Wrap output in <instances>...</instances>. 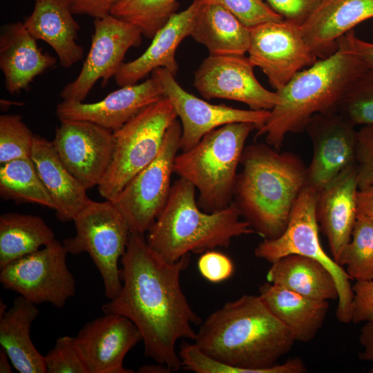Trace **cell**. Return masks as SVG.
<instances>
[{
	"instance_id": "6da1fadb",
	"label": "cell",
	"mask_w": 373,
	"mask_h": 373,
	"mask_svg": "<svg viewBox=\"0 0 373 373\" xmlns=\"http://www.w3.org/2000/svg\"><path fill=\"white\" fill-rule=\"evenodd\" d=\"M190 258L188 254L176 262H167L149 247L144 235L130 232L121 259V290L102 307L103 314L130 319L142 335L145 355L169 372L181 367L177 342L193 341V325L202 322L180 286L181 273Z\"/></svg>"
},
{
	"instance_id": "7a4b0ae2",
	"label": "cell",
	"mask_w": 373,
	"mask_h": 373,
	"mask_svg": "<svg viewBox=\"0 0 373 373\" xmlns=\"http://www.w3.org/2000/svg\"><path fill=\"white\" fill-rule=\"evenodd\" d=\"M194 344L236 373H305L298 357L278 364L292 349L295 338L261 298L243 295L226 303L202 322Z\"/></svg>"
},
{
	"instance_id": "3957f363",
	"label": "cell",
	"mask_w": 373,
	"mask_h": 373,
	"mask_svg": "<svg viewBox=\"0 0 373 373\" xmlns=\"http://www.w3.org/2000/svg\"><path fill=\"white\" fill-rule=\"evenodd\" d=\"M269 144L245 146L233 202L242 217L264 239L285 230L292 207L306 185L307 166L297 155Z\"/></svg>"
},
{
	"instance_id": "277c9868",
	"label": "cell",
	"mask_w": 373,
	"mask_h": 373,
	"mask_svg": "<svg viewBox=\"0 0 373 373\" xmlns=\"http://www.w3.org/2000/svg\"><path fill=\"white\" fill-rule=\"evenodd\" d=\"M367 68L341 41L332 55L298 72L280 90V102L269 113L255 138L280 151L288 133L305 131L316 114L337 113L354 80Z\"/></svg>"
},
{
	"instance_id": "5b68a950",
	"label": "cell",
	"mask_w": 373,
	"mask_h": 373,
	"mask_svg": "<svg viewBox=\"0 0 373 373\" xmlns=\"http://www.w3.org/2000/svg\"><path fill=\"white\" fill-rule=\"evenodd\" d=\"M195 187L180 178L171 186L163 210L147 232L149 247L173 262L188 254L228 247L233 238L256 233L233 202L227 208L205 212L198 204Z\"/></svg>"
},
{
	"instance_id": "8992f818",
	"label": "cell",
	"mask_w": 373,
	"mask_h": 373,
	"mask_svg": "<svg viewBox=\"0 0 373 373\" xmlns=\"http://www.w3.org/2000/svg\"><path fill=\"white\" fill-rule=\"evenodd\" d=\"M258 128L250 122L227 124L207 133L192 149L177 154L173 171L198 191L197 202L202 210L216 212L233 202L245 142Z\"/></svg>"
},
{
	"instance_id": "52a82bcc",
	"label": "cell",
	"mask_w": 373,
	"mask_h": 373,
	"mask_svg": "<svg viewBox=\"0 0 373 373\" xmlns=\"http://www.w3.org/2000/svg\"><path fill=\"white\" fill-rule=\"evenodd\" d=\"M177 119L173 104L164 97L113 131L111 160L97 186L102 198L113 200L138 172L157 157L167 129Z\"/></svg>"
},
{
	"instance_id": "ba28073f",
	"label": "cell",
	"mask_w": 373,
	"mask_h": 373,
	"mask_svg": "<svg viewBox=\"0 0 373 373\" xmlns=\"http://www.w3.org/2000/svg\"><path fill=\"white\" fill-rule=\"evenodd\" d=\"M318 192L305 185L298 195L290 213L284 232L274 239H264L254 250V255L273 263L280 258L298 254L323 264L336 281L338 296L336 316L340 322L352 321L353 298L351 278L345 269L324 251L319 238L316 209Z\"/></svg>"
},
{
	"instance_id": "9c48e42d",
	"label": "cell",
	"mask_w": 373,
	"mask_h": 373,
	"mask_svg": "<svg viewBox=\"0 0 373 373\" xmlns=\"http://www.w3.org/2000/svg\"><path fill=\"white\" fill-rule=\"evenodd\" d=\"M73 222L75 234L62 244L68 254H88L102 277L106 298L113 300L122 286L119 262L130 235L126 220L111 201L90 199Z\"/></svg>"
},
{
	"instance_id": "30bf717a",
	"label": "cell",
	"mask_w": 373,
	"mask_h": 373,
	"mask_svg": "<svg viewBox=\"0 0 373 373\" xmlns=\"http://www.w3.org/2000/svg\"><path fill=\"white\" fill-rule=\"evenodd\" d=\"M181 134L182 126L177 119L167 129L157 157L111 200L131 233L144 235L165 207L172 186L171 178Z\"/></svg>"
},
{
	"instance_id": "8fae6325",
	"label": "cell",
	"mask_w": 373,
	"mask_h": 373,
	"mask_svg": "<svg viewBox=\"0 0 373 373\" xmlns=\"http://www.w3.org/2000/svg\"><path fill=\"white\" fill-rule=\"evenodd\" d=\"M68 252L55 240L37 251L0 269L4 289L17 293L37 305L64 307L76 292V280L66 262Z\"/></svg>"
},
{
	"instance_id": "7c38bea8",
	"label": "cell",
	"mask_w": 373,
	"mask_h": 373,
	"mask_svg": "<svg viewBox=\"0 0 373 373\" xmlns=\"http://www.w3.org/2000/svg\"><path fill=\"white\" fill-rule=\"evenodd\" d=\"M249 31L248 58L254 67L262 70L276 91L318 60L296 24L284 19L271 21L250 28Z\"/></svg>"
},
{
	"instance_id": "4fadbf2b",
	"label": "cell",
	"mask_w": 373,
	"mask_h": 373,
	"mask_svg": "<svg viewBox=\"0 0 373 373\" xmlns=\"http://www.w3.org/2000/svg\"><path fill=\"white\" fill-rule=\"evenodd\" d=\"M91 45L80 73L66 84L60 95L65 101L83 102L95 84L103 85L115 77L126 52L142 42V32L134 25L111 15L95 19Z\"/></svg>"
},
{
	"instance_id": "5bb4252c",
	"label": "cell",
	"mask_w": 373,
	"mask_h": 373,
	"mask_svg": "<svg viewBox=\"0 0 373 373\" xmlns=\"http://www.w3.org/2000/svg\"><path fill=\"white\" fill-rule=\"evenodd\" d=\"M153 75L160 82L164 97L171 101L180 118L181 152L192 149L207 133L225 124L250 122L260 128L269 117L270 111L243 110L224 104H211L201 99L185 90L165 68L154 70Z\"/></svg>"
},
{
	"instance_id": "9a60e30c",
	"label": "cell",
	"mask_w": 373,
	"mask_h": 373,
	"mask_svg": "<svg viewBox=\"0 0 373 373\" xmlns=\"http://www.w3.org/2000/svg\"><path fill=\"white\" fill-rule=\"evenodd\" d=\"M254 68L244 55H209L195 73L194 86L207 99H231L252 110L271 111L280 102V97L258 82Z\"/></svg>"
},
{
	"instance_id": "2e32d148",
	"label": "cell",
	"mask_w": 373,
	"mask_h": 373,
	"mask_svg": "<svg viewBox=\"0 0 373 373\" xmlns=\"http://www.w3.org/2000/svg\"><path fill=\"white\" fill-rule=\"evenodd\" d=\"M52 144L68 170L88 189L98 186L110 164L112 131L79 120H61Z\"/></svg>"
},
{
	"instance_id": "e0dca14e",
	"label": "cell",
	"mask_w": 373,
	"mask_h": 373,
	"mask_svg": "<svg viewBox=\"0 0 373 373\" xmlns=\"http://www.w3.org/2000/svg\"><path fill=\"white\" fill-rule=\"evenodd\" d=\"M305 131L313 146L306 184L319 193L356 164L357 131L338 113H331L314 115Z\"/></svg>"
},
{
	"instance_id": "ac0fdd59",
	"label": "cell",
	"mask_w": 373,
	"mask_h": 373,
	"mask_svg": "<svg viewBox=\"0 0 373 373\" xmlns=\"http://www.w3.org/2000/svg\"><path fill=\"white\" fill-rule=\"evenodd\" d=\"M75 338L89 373L134 372L124 367V359L142 337L128 318L104 314L86 323Z\"/></svg>"
},
{
	"instance_id": "d6986e66",
	"label": "cell",
	"mask_w": 373,
	"mask_h": 373,
	"mask_svg": "<svg viewBox=\"0 0 373 373\" xmlns=\"http://www.w3.org/2000/svg\"><path fill=\"white\" fill-rule=\"evenodd\" d=\"M163 97L162 86L152 75L142 83L121 86L99 102L63 100L57 106L56 115L59 121H86L115 131L144 108Z\"/></svg>"
},
{
	"instance_id": "ffe728a7",
	"label": "cell",
	"mask_w": 373,
	"mask_h": 373,
	"mask_svg": "<svg viewBox=\"0 0 373 373\" xmlns=\"http://www.w3.org/2000/svg\"><path fill=\"white\" fill-rule=\"evenodd\" d=\"M356 164L341 173L322 189L316 203L319 229L327 238L333 259L338 263L350 242L356 219Z\"/></svg>"
},
{
	"instance_id": "44dd1931",
	"label": "cell",
	"mask_w": 373,
	"mask_h": 373,
	"mask_svg": "<svg viewBox=\"0 0 373 373\" xmlns=\"http://www.w3.org/2000/svg\"><path fill=\"white\" fill-rule=\"evenodd\" d=\"M200 3L193 0L185 10L174 14L156 32L144 53L135 59L122 63L115 75L119 86L133 85L158 68L174 76L178 70L175 52L182 40L190 35L193 21Z\"/></svg>"
},
{
	"instance_id": "7402d4cb",
	"label": "cell",
	"mask_w": 373,
	"mask_h": 373,
	"mask_svg": "<svg viewBox=\"0 0 373 373\" xmlns=\"http://www.w3.org/2000/svg\"><path fill=\"white\" fill-rule=\"evenodd\" d=\"M373 17V0H327L301 26L303 38L319 59L338 48V39Z\"/></svg>"
},
{
	"instance_id": "603a6c76",
	"label": "cell",
	"mask_w": 373,
	"mask_h": 373,
	"mask_svg": "<svg viewBox=\"0 0 373 373\" xmlns=\"http://www.w3.org/2000/svg\"><path fill=\"white\" fill-rule=\"evenodd\" d=\"M55 64V58L42 52L23 23H11L1 27L0 68L10 93L26 89L37 76Z\"/></svg>"
},
{
	"instance_id": "cb8c5ba5",
	"label": "cell",
	"mask_w": 373,
	"mask_h": 373,
	"mask_svg": "<svg viewBox=\"0 0 373 373\" xmlns=\"http://www.w3.org/2000/svg\"><path fill=\"white\" fill-rule=\"evenodd\" d=\"M73 15L70 0H35L34 10L23 23L35 39L50 46L64 68L84 57L77 43L79 26Z\"/></svg>"
},
{
	"instance_id": "d4e9b609",
	"label": "cell",
	"mask_w": 373,
	"mask_h": 373,
	"mask_svg": "<svg viewBox=\"0 0 373 373\" xmlns=\"http://www.w3.org/2000/svg\"><path fill=\"white\" fill-rule=\"evenodd\" d=\"M30 157L55 204L57 218L61 222L73 221L90 200L87 189L68 170L52 142L46 138L35 135Z\"/></svg>"
},
{
	"instance_id": "484cf974",
	"label": "cell",
	"mask_w": 373,
	"mask_h": 373,
	"mask_svg": "<svg viewBox=\"0 0 373 373\" xmlns=\"http://www.w3.org/2000/svg\"><path fill=\"white\" fill-rule=\"evenodd\" d=\"M39 314L36 305L16 297L12 305L0 315V347L20 373H46L45 356L34 345L31 327Z\"/></svg>"
},
{
	"instance_id": "4316f807",
	"label": "cell",
	"mask_w": 373,
	"mask_h": 373,
	"mask_svg": "<svg viewBox=\"0 0 373 373\" xmlns=\"http://www.w3.org/2000/svg\"><path fill=\"white\" fill-rule=\"evenodd\" d=\"M258 295L296 341L301 343L315 338L329 309L328 301L310 299L269 282L260 286Z\"/></svg>"
},
{
	"instance_id": "83f0119b",
	"label": "cell",
	"mask_w": 373,
	"mask_h": 373,
	"mask_svg": "<svg viewBox=\"0 0 373 373\" xmlns=\"http://www.w3.org/2000/svg\"><path fill=\"white\" fill-rule=\"evenodd\" d=\"M190 36L204 46L210 55H244L250 43L249 28L227 10L211 3H200Z\"/></svg>"
},
{
	"instance_id": "f1b7e54d",
	"label": "cell",
	"mask_w": 373,
	"mask_h": 373,
	"mask_svg": "<svg viewBox=\"0 0 373 373\" xmlns=\"http://www.w3.org/2000/svg\"><path fill=\"white\" fill-rule=\"evenodd\" d=\"M266 276L267 282L310 299L338 300V289L331 272L318 261L306 256H284L271 263Z\"/></svg>"
},
{
	"instance_id": "f546056e",
	"label": "cell",
	"mask_w": 373,
	"mask_h": 373,
	"mask_svg": "<svg viewBox=\"0 0 373 373\" xmlns=\"http://www.w3.org/2000/svg\"><path fill=\"white\" fill-rule=\"evenodd\" d=\"M43 218L31 214L6 213L0 216V269L55 240Z\"/></svg>"
},
{
	"instance_id": "4dcf8cb0",
	"label": "cell",
	"mask_w": 373,
	"mask_h": 373,
	"mask_svg": "<svg viewBox=\"0 0 373 373\" xmlns=\"http://www.w3.org/2000/svg\"><path fill=\"white\" fill-rule=\"evenodd\" d=\"M0 195L4 200L19 204H37L56 209L31 157L19 158L0 164Z\"/></svg>"
},
{
	"instance_id": "1f68e13d",
	"label": "cell",
	"mask_w": 373,
	"mask_h": 373,
	"mask_svg": "<svg viewBox=\"0 0 373 373\" xmlns=\"http://www.w3.org/2000/svg\"><path fill=\"white\" fill-rule=\"evenodd\" d=\"M338 264L356 281L373 280V219L356 215L350 242Z\"/></svg>"
},
{
	"instance_id": "d6a6232c",
	"label": "cell",
	"mask_w": 373,
	"mask_h": 373,
	"mask_svg": "<svg viewBox=\"0 0 373 373\" xmlns=\"http://www.w3.org/2000/svg\"><path fill=\"white\" fill-rule=\"evenodd\" d=\"M177 0H122L111 15L140 29L142 35L153 38L176 12Z\"/></svg>"
},
{
	"instance_id": "836d02e7",
	"label": "cell",
	"mask_w": 373,
	"mask_h": 373,
	"mask_svg": "<svg viewBox=\"0 0 373 373\" xmlns=\"http://www.w3.org/2000/svg\"><path fill=\"white\" fill-rule=\"evenodd\" d=\"M337 113L354 127L373 126V70L367 69L354 80Z\"/></svg>"
},
{
	"instance_id": "e575fe53",
	"label": "cell",
	"mask_w": 373,
	"mask_h": 373,
	"mask_svg": "<svg viewBox=\"0 0 373 373\" xmlns=\"http://www.w3.org/2000/svg\"><path fill=\"white\" fill-rule=\"evenodd\" d=\"M35 135L19 115L0 116V164L30 157Z\"/></svg>"
},
{
	"instance_id": "d590c367",
	"label": "cell",
	"mask_w": 373,
	"mask_h": 373,
	"mask_svg": "<svg viewBox=\"0 0 373 373\" xmlns=\"http://www.w3.org/2000/svg\"><path fill=\"white\" fill-rule=\"evenodd\" d=\"M44 356L47 373H89L75 336L57 338Z\"/></svg>"
},
{
	"instance_id": "8d00e7d4",
	"label": "cell",
	"mask_w": 373,
	"mask_h": 373,
	"mask_svg": "<svg viewBox=\"0 0 373 373\" xmlns=\"http://www.w3.org/2000/svg\"><path fill=\"white\" fill-rule=\"evenodd\" d=\"M198 1L200 3H216L223 7L249 28L265 22L283 19L263 0Z\"/></svg>"
},
{
	"instance_id": "74e56055",
	"label": "cell",
	"mask_w": 373,
	"mask_h": 373,
	"mask_svg": "<svg viewBox=\"0 0 373 373\" xmlns=\"http://www.w3.org/2000/svg\"><path fill=\"white\" fill-rule=\"evenodd\" d=\"M356 179L358 189L373 184V126H363L357 131Z\"/></svg>"
},
{
	"instance_id": "f35d334b",
	"label": "cell",
	"mask_w": 373,
	"mask_h": 373,
	"mask_svg": "<svg viewBox=\"0 0 373 373\" xmlns=\"http://www.w3.org/2000/svg\"><path fill=\"white\" fill-rule=\"evenodd\" d=\"M327 0H265L283 19L301 26Z\"/></svg>"
},
{
	"instance_id": "ab89813d",
	"label": "cell",
	"mask_w": 373,
	"mask_h": 373,
	"mask_svg": "<svg viewBox=\"0 0 373 373\" xmlns=\"http://www.w3.org/2000/svg\"><path fill=\"white\" fill-rule=\"evenodd\" d=\"M198 269L207 280L218 283L232 276L234 265L227 255L212 249L202 254L198 261Z\"/></svg>"
},
{
	"instance_id": "60d3db41",
	"label": "cell",
	"mask_w": 373,
	"mask_h": 373,
	"mask_svg": "<svg viewBox=\"0 0 373 373\" xmlns=\"http://www.w3.org/2000/svg\"><path fill=\"white\" fill-rule=\"evenodd\" d=\"M352 292L351 322L373 325V280L356 281Z\"/></svg>"
},
{
	"instance_id": "b9f144b4",
	"label": "cell",
	"mask_w": 373,
	"mask_h": 373,
	"mask_svg": "<svg viewBox=\"0 0 373 373\" xmlns=\"http://www.w3.org/2000/svg\"><path fill=\"white\" fill-rule=\"evenodd\" d=\"M122 0H70L73 14L86 15L95 19L111 15L112 8Z\"/></svg>"
},
{
	"instance_id": "7bdbcfd3",
	"label": "cell",
	"mask_w": 373,
	"mask_h": 373,
	"mask_svg": "<svg viewBox=\"0 0 373 373\" xmlns=\"http://www.w3.org/2000/svg\"><path fill=\"white\" fill-rule=\"evenodd\" d=\"M338 41L343 42L352 53L356 55L367 69L373 70V43L357 37L354 30L347 32Z\"/></svg>"
},
{
	"instance_id": "ee69618b",
	"label": "cell",
	"mask_w": 373,
	"mask_h": 373,
	"mask_svg": "<svg viewBox=\"0 0 373 373\" xmlns=\"http://www.w3.org/2000/svg\"><path fill=\"white\" fill-rule=\"evenodd\" d=\"M359 341L363 347V351L360 352V359L371 363L372 367L370 373H373V325L365 323L361 329Z\"/></svg>"
},
{
	"instance_id": "f6af8a7d",
	"label": "cell",
	"mask_w": 373,
	"mask_h": 373,
	"mask_svg": "<svg viewBox=\"0 0 373 373\" xmlns=\"http://www.w3.org/2000/svg\"><path fill=\"white\" fill-rule=\"evenodd\" d=\"M356 206L357 215L373 219V184L358 190Z\"/></svg>"
},
{
	"instance_id": "bcb514c9",
	"label": "cell",
	"mask_w": 373,
	"mask_h": 373,
	"mask_svg": "<svg viewBox=\"0 0 373 373\" xmlns=\"http://www.w3.org/2000/svg\"><path fill=\"white\" fill-rule=\"evenodd\" d=\"M10 359L6 352L0 347V372L11 373L12 369L10 365Z\"/></svg>"
},
{
	"instance_id": "7dc6e473",
	"label": "cell",
	"mask_w": 373,
	"mask_h": 373,
	"mask_svg": "<svg viewBox=\"0 0 373 373\" xmlns=\"http://www.w3.org/2000/svg\"><path fill=\"white\" fill-rule=\"evenodd\" d=\"M141 373H164L170 372L166 367L158 363V365H149L141 367L138 371Z\"/></svg>"
}]
</instances>
